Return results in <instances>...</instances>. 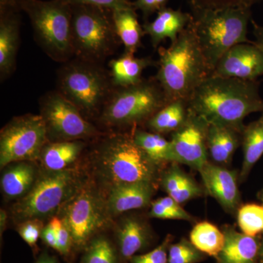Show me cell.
<instances>
[{"instance_id": "1", "label": "cell", "mask_w": 263, "mask_h": 263, "mask_svg": "<svg viewBox=\"0 0 263 263\" xmlns=\"http://www.w3.org/2000/svg\"><path fill=\"white\" fill-rule=\"evenodd\" d=\"M187 103L190 112L209 124L234 128L241 133L247 116L263 113L257 81L211 75L195 89Z\"/></svg>"}, {"instance_id": "2", "label": "cell", "mask_w": 263, "mask_h": 263, "mask_svg": "<svg viewBox=\"0 0 263 263\" xmlns=\"http://www.w3.org/2000/svg\"><path fill=\"white\" fill-rule=\"evenodd\" d=\"M155 79L168 101H188L195 89L212 74L189 24L167 48H160Z\"/></svg>"}, {"instance_id": "3", "label": "cell", "mask_w": 263, "mask_h": 263, "mask_svg": "<svg viewBox=\"0 0 263 263\" xmlns=\"http://www.w3.org/2000/svg\"><path fill=\"white\" fill-rule=\"evenodd\" d=\"M190 8V27L212 72L230 48L240 43H252L247 37L249 23L252 22L250 7Z\"/></svg>"}, {"instance_id": "4", "label": "cell", "mask_w": 263, "mask_h": 263, "mask_svg": "<svg viewBox=\"0 0 263 263\" xmlns=\"http://www.w3.org/2000/svg\"><path fill=\"white\" fill-rule=\"evenodd\" d=\"M99 173L109 186L119 183L148 182L158 186L162 167L136 144L133 130L105 137L95 151Z\"/></svg>"}, {"instance_id": "5", "label": "cell", "mask_w": 263, "mask_h": 263, "mask_svg": "<svg viewBox=\"0 0 263 263\" xmlns=\"http://www.w3.org/2000/svg\"><path fill=\"white\" fill-rule=\"evenodd\" d=\"M115 89L109 71L101 64L74 57L57 72V91L86 119L100 117Z\"/></svg>"}, {"instance_id": "6", "label": "cell", "mask_w": 263, "mask_h": 263, "mask_svg": "<svg viewBox=\"0 0 263 263\" xmlns=\"http://www.w3.org/2000/svg\"><path fill=\"white\" fill-rule=\"evenodd\" d=\"M71 41L76 58L103 64L121 41L112 10L89 5H72Z\"/></svg>"}, {"instance_id": "7", "label": "cell", "mask_w": 263, "mask_h": 263, "mask_svg": "<svg viewBox=\"0 0 263 263\" xmlns=\"http://www.w3.org/2000/svg\"><path fill=\"white\" fill-rule=\"evenodd\" d=\"M20 9L28 15L36 42L50 58L62 64L73 58L72 5L67 0H24Z\"/></svg>"}, {"instance_id": "8", "label": "cell", "mask_w": 263, "mask_h": 263, "mask_svg": "<svg viewBox=\"0 0 263 263\" xmlns=\"http://www.w3.org/2000/svg\"><path fill=\"white\" fill-rule=\"evenodd\" d=\"M83 182L76 170L43 169L29 193L15 202L12 208L13 219L19 224L29 219L43 221L56 215L75 195Z\"/></svg>"}, {"instance_id": "9", "label": "cell", "mask_w": 263, "mask_h": 263, "mask_svg": "<svg viewBox=\"0 0 263 263\" xmlns=\"http://www.w3.org/2000/svg\"><path fill=\"white\" fill-rule=\"evenodd\" d=\"M167 103V97L155 78L143 79L133 86L116 88L98 119L107 127L135 129L146 124Z\"/></svg>"}, {"instance_id": "10", "label": "cell", "mask_w": 263, "mask_h": 263, "mask_svg": "<svg viewBox=\"0 0 263 263\" xmlns=\"http://www.w3.org/2000/svg\"><path fill=\"white\" fill-rule=\"evenodd\" d=\"M59 213L70 232L73 247L79 250L86 248L111 219L106 197L90 181H84Z\"/></svg>"}, {"instance_id": "11", "label": "cell", "mask_w": 263, "mask_h": 263, "mask_svg": "<svg viewBox=\"0 0 263 263\" xmlns=\"http://www.w3.org/2000/svg\"><path fill=\"white\" fill-rule=\"evenodd\" d=\"M48 141L46 124L40 114L13 118L0 133L1 169L13 162L39 160Z\"/></svg>"}, {"instance_id": "12", "label": "cell", "mask_w": 263, "mask_h": 263, "mask_svg": "<svg viewBox=\"0 0 263 263\" xmlns=\"http://www.w3.org/2000/svg\"><path fill=\"white\" fill-rule=\"evenodd\" d=\"M39 104L40 115L46 124L48 141H84L101 134L57 90L43 95Z\"/></svg>"}, {"instance_id": "13", "label": "cell", "mask_w": 263, "mask_h": 263, "mask_svg": "<svg viewBox=\"0 0 263 263\" xmlns=\"http://www.w3.org/2000/svg\"><path fill=\"white\" fill-rule=\"evenodd\" d=\"M209 122L190 111L182 127L171 134V148L174 162L201 168L208 161L207 133Z\"/></svg>"}, {"instance_id": "14", "label": "cell", "mask_w": 263, "mask_h": 263, "mask_svg": "<svg viewBox=\"0 0 263 263\" xmlns=\"http://www.w3.org/2000/svg\"><path fill=\"white\" fill-rule=\"evenodd\" d=\"M212 75L257 81L263 76V51L254 42L235 45L221 57Z\"/></svg>"}, {"instance_id": "15", "label": "cell", "mask_w": 263, "mask_h": 263, "mask_svg": "<svg viewBox=\"0 0 263 263\" xmlns=\"http://www.w3.org/2000/svg\"><path fill=\"white\" fill-rule=\"evenodd\" d=\"M198 172L205 193L214 197L226 212L231 214L238 212L240 194L236 171L209 160Z\"/></svg>"}, {"instance_id": "16", "label": "cell", "mask_w": 263, "mask_h": 263, "mask_svg": "<svg viewBox=\"0 0 263 263\" xmlns=\"http://www.w3.org/2000/svg\"><path fill=\"white\" fill-rule=\"evenodd\" d=\"M157 186L148 182L119 183L110 186L105 197L110 217L148 206L152 203Z\"/></svg>"}, {"instance_id": "17", "label": "cell", "mask_w": 263, "mask_h": 263, "mask_svg": "<svg viewBox=\"0 0 263 263\" xmlns=\"http://www.w3.org/2000/svg\"><path fill=\"white\" fill-rule=\"evenodd\" d=\"M116 234L121 258L130 260L133 256L148 245L151 238L150 227L140 216H124L118 223Z\"/></svg>"}, {"instance_id": "18", "label": "cell", "mask_w": 263, "mask_h": 263, "mask_svg": "<svg viewBox=\"0 0 263 263\" xmlns=\"http://www.w3.org/2000/svg\"><path fill=\"white\" fill-rule=\"evenodd\" d=\"M190 22V13L165 7L157 13L155 20L144 22L143 28L145 34L149 37L152 46L157 48L164 40L175 42L179 34L187 28Z\"/></svg>"}, {"instance_id": "19", "label": "cell", "mask_w": 263, "mask_h": 263, "mask_svg": "<svg viewBox=\"0 0 263 263\" xmlns=\"http://www.w3.org/2000/svg\"><path fill=\"white\" fill-rule=\"evenodd\" d=\"M19 11L0 13V77L8 79L15 69L20 39Z\"/></svg>"}, {"instance_id": "20", "label": "cell", "mask_w": 263, "mask_h": 263, "mask_svg": "<svg viewBox=\"0 0 263 263\" xmlns=\"http://www.w3.org/2000/svg\"><path fill=\"white\" fill-rule=\"evenodd\" d=\"M34 162H15L3 168L1 190L5 199L17 201L29 193L40 173Z\"/></svg>"}, {"instance_id": "21", "label": "cell", "mask_w": 263, "mask_h": 263, "mask_svg": "<svg viewBox=\"0 0 263 263\" xmlns=\"http://www.w3.org/2000/svg\"><path fill=\"white\" fill-rule=\"evenodd\" d=\"M242 133L234 128L209 124L207 133L209 160L219 165H229L235 151L241 146Z\"/></svg>"}, {"instance_id": "22", "label": "cell", "mask_w": 263, "mask_h": 263, "mask_svg": "<svg viewBox=\"0 0 263 263\" xmlns=\"http://www.w3.org/2000/svg\"><path fill=\"white\" fill-rule=\"evenodd\" d=\"M224 245L217 256L218 263H254L259 253L255 237L238 233L232 227H226Z\"/></svg>"}, {"instance_id": "23", "label": "cell", "mask_w": 263, "mask_h": 263, "mask_svg": "<svg viewBox=\"0 0 263 263\" xmlns=\"http://www.w3.org/2000/svg\"><path fill=\"white\" fill-rule=\"evenodd\" d=\"M160 183L167 196L181 205L205 193V190L184 172L177 162H172L168 168L162 173Z\"/></svg>"}, {"instance_id": "24", "label": "cell", "mask_w": 263, "mask_h": 263, "mask_svg": "<svg viewBox=\"0 0 263 263\" xmlns=\"http://www.w3.org/2000/svg\"><path fill=\"white\" fill-rule=\"evenodd\" d=\"M155 65L157 62L152 57H136L135 54L124 53L109 62V73L115 88L127 87L141 82L143 71Z\"/></svg>"}, {"instance_id": "25", "label": "cell", "mask_w": 263, "mask_h": 263, "mask_svg": "<svg viewBox=\"0 0 263 263\" xmlns=\"http://www.w3.org/2000/svg\"><path fill=\"white\" fill-rule=\"evenodd\" d=\"M86 143L84 141H48L43 147L39 161L43 168L63 171L77 161Z\"/></svg>"}, {"instance_id": "26", "label": "cell", "mask_w": 263, "mask_h": 263, "mask_svg": "<svg viewBox=\"0 0 263 263\" xmlns=\"http://www.w3.org/2000/svg\"><path fill=\"white\" fill-rule=\"evenodd\" d=\"M136 10L133 4L126 8L112 10L114 25L124 53L135 54L141 47L142 37L145 35L143 26L139 23Z\"/></svg>"}, {"instance_id": "27", "label": "cell", "mask_w": 263, "mask_h": 263, "mask_svg": "<svg viewBox=\"0 0 263 263\" xmlns=\"http://www.w3.org/2000/svg\"><path fill=\"white\" fill-rule=\"evenodd\" d=\"M190 115L187 101H170L146 123L148 131L157 134H169L178 130L187 120Z\"/></svg>"}, {"instance_id": "28", "label": "cell", "mask_w": 263, "mask_h": 263, "mask_svg": "<svg viewBox=\"0 0 263 263\" xmlns=\"http://www.w3.org/2000/svg\"><path fill=\"white\" fill-rule=\"evenodd\" d=\"M241 146L243 159L239 180L243 182L263 155V113L257 120L245 126L242 132Z\"/></svg>"}, {"instance_id": "29", "label": "cell", "mask_w": 263, "mask_h": 263, "mask_svg": "<svg viewBox=\"0 0 263 263\" xmlns=\"http://www.w3.org/2000/svg\"><path fill=\"white\" fill-rule=\"evenodd\" d=\"M133 138L137 145L157 165L174 162L171 141L162 135L135 128Z\"/></svg>"}, {"instance_id": "30", "label": "cell", "mask_w": 263, "mask_h": 263, "mask_svg": "<svg viewBox=\"0 0 263 263\" xmlns=\"http://www.w3.org/2000/svg\"><path fill=\"white\" fill-rule=\"evenodd\" d=\"M190 241L202 253L216 258L224 247V234L212 223L202 221L194 227Z\"/></svg>"}, {"instance_id": "31", "label": "cell", "mask_w": 263, "mask_h": 263, "mask_svg": "<svg viewBox=\"0 0 263 263\" xmlns=\"http://www.w3.org/2000/svg\"><path fill=\"white\" fill-rule=\"evenodd\" d=\"M118 248L108 237L98 235L85 248L81 263H119Z\"/></svg>"}, {"instance_id": "32", "label": "cell", "mask_w": 263, "mask_h": 263, "mask_svg": "<svg viewBox=\"0 0 263 263\" xmlns=\"http://www.w3.org/2000/svg\"><path fill=\"white\" fill-rule=\"evenodd\" d=\"M238 224L243 234L251 237L263 232V205L246 204L237 212Z\"/></svg>"}, {"instance_id": "33", "label": "cell", "mask_w": 263, "mask_h": 263, "mask_svg": "<svg viewBox=\"0 0 263 263\" xmlns=\"http://www.w3.org/2000/svg\"><path fill=\"white\" fill-rule=\"evenodd\" d=\"M202 258L203 253L187 240L170 246L168 263H197Z\"/></svg>"}, {"instance_id": "34", "label": "cell", "mask_w": 263, "mask_h": 263, "mask_svg": "<svg viewBox=\"0 0 263 263\" xmlns=\"http://www.w3.org/2000/svg\"><path fill=\"white\" fill-rule=\"evenodd\" d=\"M43 221L41 219H29L18 224L17 230L24 241L32 249L37 248L38 239L44 228Z\"/></svg>"}, {"instance_id": "35", "label": "cell", "mask_w": 263, "mask_h": 263, "mask_svg": "<svg viewBox=\"0 0 263 263\" xmlns=\"http://www.w3.org/2000/svg\"><path fill=\"white\" fill-rule=\"evenodd\" d=\"M172 236L167 235L162 245L152 252L140 255H135L130 259L131 263H168V250Z\"/></svg>"}, {"instance_id": "36", "label": "cell", "mask_w": 263, "mask_h": 263, "mask_svg": "<svg viewBox=\"0 0 263 263\" xmlns=\"http://www.w3.org/2000/svg\"><path fill=\"white\" fill-rule=\"evenodd\" d=\"M190 6L204 8H221L226 7L246 6L262 3L263 0H187Z\"/></svg>"}, {"instance_id": "37", "label": "cell", "mask_w": 263, "mask_h": 263, "mask_svg": "<svg viewBox=\"0 0 263 263\" xmlns=\"http://www.w3.org/2000/svg\"><path fill=\"white\" fill-rule=\"evenodd\" d=\"M149 216L156 219H176V220L194 221L193 216L186 212H178L160 203L158 200L151 203Z\"/></svg>"}, {"instance_id": "38", "label": "cell", "mask_w": 263, "mask_h": 263, "mask_svg": "<svg viewBox=\"0 0 263 263\" xmlns=\"http://www.w3.org/2000/svg\"><path fill=\"white\" fill-rule=\"evenodd\" d=\"M169 0H135L132 3L133 8L140 10L143 15L145 22H148V18L155 13L165 8Z\"/></svg>"}, {"instance_id": "39", "label": "cell", "mask_w": 263, "mask_h": 263, "mask_svg": "<svg viewBox=\"0 0 263 263\" xmlns=\"http://www.w3.org/2000/svg\"><path fill=\"white\" fill-rule=\"evenodd\" d=\"M71 5H89L114 10L132 5L130 0H67Z\"/></svg>"}, {"instance_id": "40", "label": "cell", "mask_w": 263, "mask_h": 263, "mask_svg": "<svg viewBox=\"0 0 263 263\" xmlns=\"http://www.w3.org/2000/svg\"><path fill=\"white\" fill-rule=\"evenodd\" d=\"M57 242H58V252L63 255H67L73 247L72 237L70 232L63 224L61 229L57 232Z\"/></svg>"}, {"instance_id": "41", "label": "cell", "mask_w": 263, "mask_h": 263, "mask_svg": "<svg viewBox=\"0 0 263 263\" xmlns=\"http://www.w3.org/2000/svg\"><path fill=\"white\" fill-rule=\"evenodd\" d=\"M41 238L46 245L58 252L57 233L48 224L43 228Z\"/></svg>"}, {"instance_id": "42", "label": "cell", "mask_w": 263, "mask_h": 263, "mask_svg": "<svg viewBox=\"0 0 263 263\" xmlns=\"http://www.w3.org/2000/svg\"><path fill=\"white\" fill-rule=\"evenodd\" d=\"M24 0H0V13L6 11H20Z\"/></svg>"}, {"instance_id": "43", "label": "cell", "mask_w": 263, "mask_h": 263, "mask_svg": "<svg viewBox=\"0 0 263 263\" xmlns=\"http://www.w3.org/2000/svg\"><path fill=\"white\" fill-rule=\"evenodd\" d=\"M253 26V33L255 41L254 43L259 46L263 51V26L259 25L253 20H252Z\"/></svg>"}, {"instance_id": "44", "label": "cell", "mask_w": 263, "mask_h": 263, "mask_svg": "<svg viewBox=\"0 0 263 263\" xmlns=\"http://www.w3.org/2000/svg\"><path fill=\"white\" fill-rule=\"evenodd\" d=\"M34 263H60V262L56 257L50 255L47 252H43Z\"/></svg>"}, {"instance_id": "45", "label": "cell", "mask_w": 263, "mask_h": 263, "mask_svg": "<svg viewBox=\"0 0 263 263\" xmlns=\"http://www.w3.org/2000/svg\"><path fill=\"white\" fill-rule=\"evenodd\" d=\"M48 224L57 233V232H58L59 230L61 229L62 226H63L64 223L61 218L55 216L51 218L49 223H48Z\"/></svg>"}, {"instance_id": "46", "label": "cell", "mask_w": 263, "mask_h": 263, "mask_svg": "<svg viewBox=\"0 0 263 263\" xmlns=\"http://www.w3.org/2000/svg\"><path fill=\"white\" fill-rule=\"evenodd\" d=\"M8 218V215L6 211L1 209V211H0V235H1V238L5 229H6Z\"/></svg>"}, {"instance_id": "47", "label": "cell", "mask_w": 263, "mask_h": 263, "mask_svg": "<svg viewBox=\"0 0 263 263\" xmlns=\"http://www.w3.org/2000/svg\"><path fill=\"white\" fill-rule=\"evenodd\" d=\"M259 254H260L261 258H262L263 261V241L262 243V246H261V248L259 249Z\"/></svg>"}, {"instance_id": "48", "label": "cell", "mask_w": 263, "mask_h": 263, "mask_svg": "<svg viewBox=\"0 0 263 263\" xmlns=\"http://www.w3.org/2000/svg\"><path fill=\"white\" fill-rule=\"evenodd\" d=\"M261 198H262V200H263V190L262 193H261Z\"/></svg>"}, {"instance_id": "49", "label": "cell", "mask_w": 263, "mask_h": 263, "mask_svg": "<svg viewBox=\"0 0 263 263\" xmlns=\"http://www.w3.org/2000/svg\"><path fill=\"white\" fill-rule=\"evenodd\" d=\"M262 200V202H263V200Z\"/></svg>"}]
</instances>
